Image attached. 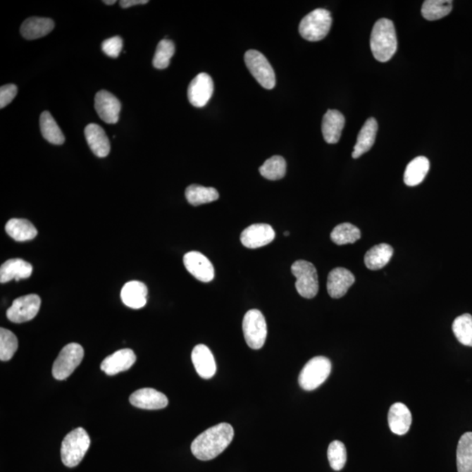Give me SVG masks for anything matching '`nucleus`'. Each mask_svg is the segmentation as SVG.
I'll use <instances>...</instances> for the list:
<instances>
[{
	"label": "nucleus",
	"instance_id": "1",
	"mask_svg": "<svg viewBox=\"0 0 472 472\" xmlns=\"http://www.w3.org/2000/svg\"><path fill=\"white\" fill-rule=\"evenodd\" d=\"M234 435V428L230 424H217L194 439L191 445L192 453L201 461L216 459L231 444Z\"/></svg>",
	"mask_w": 472,
	"mask_h": 472
},
{
	"label": "nucleus",
	"instance_id": "2",
	"mask_svg": "<svg viewBox=\"0 0 472 472\" xmlns=\"http://www.w3.org/2000/svg\"><path fill=\"white\" fill-rule=\"evenodd\" d=\"M370 46L377 61L387 63L397 53L398 43L393 21L380 19L373 25Z\"/></svg>",
	"mask_w": 472,
	"mask_h": 472
},
{
	"label": "nucleus",
	"instance_id": "3",
	"mask_svg": "<svg viewBox=\"0 0 472 472\" xmlns=\"http://www.w3.org/2000/svg\"><path fill=\"white\" fill-rule=\"evenodd\" d=\"M90 438L85 428H77L68 433L61 442V461L65 466L74 468L82 462L88 452Z\"/></svg>",
	"mask_w": 472,
	"mask_h": 472
},
{
	"label": "nucleus",
	"instance_id": "4",
	"mask_svg": "<svg viewBox=\"0 0 472 472\" xmlns=\"http://www.w3.org/2000/svg\"><path fill=\"white\" fill-rule=\"evenodd\" d=\"M333 24L332 14L325 9H316L301 20L299 34L309 42H319L329 34Z\"/></svg>",
	"mask_w": 472,
	"mask_h": 472
},
{
	"label": "nucleus",
	"instance_id": "5",
	"mask_svg": "<svg viewBox=\"0 0 472 472\" xmlns=\"http://www.w3.org/2000/svg\"><path fill=\"white\" fill-rule=\"evenodd\" d=\"M332 370V363L324 356H317L309 361L301 371L299 383L304 390H317L325 383Z\"/></svg>",
	"mask_w": 472,
	"mask_h": 472
},
{
	"label": "nucleus",
	"instance_id": "6",
	"mask_svg": "<svg viewBox=\"0 0 472 472\" xmlns=\"http://www.w3.org/2000/svg\"><path fill=\"white\" fill-rule=\"evenodd\" d=\"M292 272L296 278V289L304 299H313L318 292V272L313 264L307 261H295L292 266Z\"/></svg>",
	"mask_w": 472,
	"mask_h": 472
},
{
	"label": "nucleus",
	"instance_id": "7",
	"mask_svg": "<svg viewBox=\"0 0 472 472\" xmlns=\"http://www.w3.org/2000/svg\"><path fill=\"white\" fill-rule=\"evenodd\" d=\"M243 334L247 344L254 350L261 349L267 337V324L263 313L259 310H250L242 322Z\"/></svg>",
	"mask_w": 472,
	"mask_h": 472
},
{
	"label": "nucleus",
	"instance_id": "8",
	"mask_svg": "<svg viewBox=\"0 0 472 472\" xmlns=\"http://www.w3.org/2000/svg\"><path fill=\"white\" fill-rule=\"evenodd\" d=\"M83 356L85 350L81 344L70 343L64 347L54 363L52 373L54 379L63 380L70 377L81 364Z\"/></svg>",
	"mask_w": 472,
	"mask_h": 472
},
{
	"label": "nucleus",
	"instance_id": "9",
	"mask_svg": "<svg viewBox=\"0 0 472 472\" xmlns=\"http://www.w3.org/2000/svg\"><path fill=\"white\" fill-rule=\"evenodd\" d=\"M244 60L247 68L261 87L272 89L275 86V75L267 58L256 50L247 51Z\"/></svg>",
	"mask_w": 472,
	"mask_h": 472
},
{
	"label": "nucleus",
	"instance_id": "10",
	"mask_svg": "<svg viewBox=\"0 0 472 472\" xmlns=\"http://www.w3.org/2000/svg\"><path fill=\"white\" fill-rule=\"evenodd\" d=\"M41 297L36 294L19 297L13 301L6 311V317L11 322L20 323L32 321L38 314L41 308Z\"/></svg>",
	"mask_w": 472,
	"mask_h": 472
},
{
	"label": "nucleus",
	"instance_id": "11",
	"mask_svg": "<svg viewBox=\"0 0 472 472\" xmlns=\"http://www.w3.org/2000/svg\"><path fill=\"white\" fill-rule=\"evenodd\" d=\"M214 90L211 76L206 73H201L192 80L187 90L189 101L196 108H202L208 104Z\"/></svg>",
	"mask_w": 472,
	"mask_h": 472
},
{
	"label": "nucleus",
	"instance_id": "12",
	"mask_svg": "<svg viewBox=\"0 0 472 472\" xmlns=\"http://www.w3.org/2000/svg\"><path fill=\"white\" fill-rule=\"evenodd\" d=\"M94 108L105 123H117L122 105L117 97L106 90H101L94 97Z\"/></svg>",
	"mask_w": 472,
	"mask_h": 472
},
{
	"label": "nucleus",
	"instance_id": "13",
	"mask_svg": "<svg viewBox=\"0 0 472 472\" xmlns=\"http://www.w3.org/2000/svg\"><path fill=\"white\" fill-rule=\"evenodd\" d=\"M184 265L189 273L203 282H209L214 278V268L211 261L197 251L188 252L184 256Z\"/></svg>",
	"mask_w": 472,
	"mask_h": 472
},
{
	"label": "nucleus",
	"instance_id": "14",
	"mask_svg": "<svg viewBox=\"0 0 472 472\" xmlns=\"http://www.w3.org/2000/svg\"><path fill=\"white\" fill-rule=\"evenodd\" d=\"M275 231L268 224H254L246 228L241 235L243 246L248 249H259L270 244L275 239Z\"/></svg>",
	"mask_w": 472,
	"mask_h": 472
},
{
	"label": "nucleus",
	"instance_id": "15",
	"mask_svg": "<svg viewBox=\"0 0 472 472\" xmlns=\"http://www.w3.org/2000/svg\"><path fill=\"white\" fill-rule=\"evenodd\" d=\"M130 402L142 409H161L168 405V399L161 392L154 388H142L130 397Z\"/></svg>",
	"mask_w": 472,
	"mask_h": 472
},
{
	"label": "nucleus",
	"instance_id": "16",
	"mask_svg": "<svg viewBox=\"0 0 472 472\" xmlns=\"http://www.w3.org/2000/svg\"><path fill=\"white\" fill-rule=\"evenodd\" d=\"M137 361V356L132 349H121L108 356L101 362V369L107 375H116L130 369Z\"/></svg>",
	"mask_w": 472,
	"mask_h": 472
},
{
	"label": "nucleus",
	"instance_id": "17",
	"mask_svg": "<svg viewBox=\"0 0 472 472\" xmlns=\"http://www.w3.org/2000/svg\"><path fill=\"white\" fill-rule=\"evenodd\" d=\"M355 277L350 271L344 268H336L330 272L328 279V292L333 299H340L346 295L354 285Z\"/></svg>",
	"mask_w": 472,
	"mask_h": 472
},
{
	"label": "nucleus",
	"instance_id": "18",
	"mask_svg": "<svg viewBox=\"0 0 472 472\" xmlns=\"http://www.w3.org/2000/svg\"><path fill=\"white\" fill-rule=\"evenodd\" d=\"M192 361L196 372L203 379H211L216 373V363L212 352L205 344H198L192 352Z\"/></svg>",
	"mask_w": 472,
	"mask_h": 472
},
{
	"label": "nucleus",
	"instance_id": "19",
	"mask_svg": "<svg viewBox=\"0 0 472 472\" xmlns=\"http://www.w3.org/2000/svg\"><path fill=\"white\" fill-rule=\"evenodd\" d=\"M85 137L90 149L98 158L110 154L111 143L104 130L96 123H89L85 128Z\"/></svg>",
	"mask_w": 472,
	"mask_h": 472
},
{
	"label": "nucleus",
	"instance_id": "20",
	"mask_svg": "<svg viewBox=\"0 0 472 472\" xmlns=\"http://www.w3.org/2000/svg\"><path fill=\"white\" fill-rule=\"evenodd\" d=\"M388 424L394 434L402 435L408 433L412 424V415L408 406L401 402L392 405L388 412Z\"/></svg>",
	"mask_w": 472,
	"mask_h": 472
},
{
	"label": "nucleus",
	"instance_id": "21",
	"mask_svg": "<svg viewBox=\"0 0 472 472\" xmlns=\"http://www.w3.org/2000/svg\"><path fill=\"white\" fill-rule=\"evenodd\" d=\"M344 117L335 110H329L324 116L322 122V133L326 143L333 144L340 141L344 129Z\"/></svg>",
	"mask_w": 472,
	"mask_h": 472
},
{
	"label": "nucleus",
	"instance_id": "22",
	"mask_svg": "<svg viewBox=\"0 0 472 472\" xmlns=\"http://www.w3.org/2000/svg\"><path fill=\"white\" fill-rule=\"evenodd\" d=\"M32 274V266L27 261L20 259H10L0 268V282H8L27 279Z\"/></svg>",
	"mask_w": 472,
	"mask_h": 472
},
{
	"label": "nucleus",
	"instance_id": "23",
	"mask_svg": "<svg viewBox=\"0 0 472 472\" xmlns=\"http://www.w3.org/2000/svg\"><path fill=\"white\" fill-rule=\"evenodd\" d=\"M148 289L144 282L130 281L121 290L123 303L132 309H141L147 303Z\"/></svg>",
	"mask_w": 472,
	"mask_h": 472
},
{
	"label": "nucleus",
	"instance_id": "24",
	"mask_svg": "<svg viewBox=\"0 0 472 472\" xmlns=\"http://www.w3.org/2000/svg\"><path fill=\"white\" fill-rule=\"evenodd\" d=\"M54 28V23L49 18L32 17L25 20L20 27V34L25 39H36L44 37Z\"/></svg>",
	"mask_w": 472,
	"mask_h": 472
},
{
	"label": "nucleus",
	"instance_id": "25",
	"mask_svg": "<svg viewBox=\"0 0 472 472\" xmlns=\"http://www.w3.org/2000/svg\"><path fill=\"white\" fill-rule=\"evenodd\" d=\"M378 132V123L373 118L366 120L365 125H363L361 132L358 135L357 141L354 145L353 156L354 159H359L366 152L370 151L375 144Z\"/></svg>",
	"mask_w": 472,
	"mask_h": 472
},
{
	"label": "nucleus",
	"instance_id": "26",
	"mask_svg": "<svg viewBox=\"0 0 472 472\" xmlns=\"http://www.w3.org/2000/svg\"><path fill=\"white\" fill-rule=\"evenodd\" d=\"M394 249L387 243L373 247L365 255V264L370 271H379L390 263Z\"/></svg>",
	"mask_w": 472,
	"mask_h": 472
},
{
	"label": "nucleus",
	"instance_id": "27",
	"mask_svg": "<svg viewBox=\"0 0 472 472\" xmlns=\"http://www.w3.org/2000/svg\"><path fill=\"white\" fill-rule=\"evenodd\" d=\"M6 232L16 242L31 241L38 235L34 225L25 219H11L7 221Z\"/></svg>",
	"mask_w": 472,
	"mask_h": 472
},
{
	"label": "nucleus",
	"instance_id": "28",
	"mask_svg": "<svg viewBox=\"0 0 472 472\" xmlns=\"http://www.w3.org/2000/svg\"><path fill=\"white\" fill-rule=\"evenodd\" d=\"M430 161L420 156L409 163L404 173V183L409 187L418 186L430 170Z\"/></svg>",
	"mask_w": 472,
	"mask_h": 472
},
{
	"label": "nucleus",
	"instance_id": "29",
	"mask_svg": "<svg viewBox=\"0 0 472 472\" xmlns=\"http://www.w3.org/2000/svg\"><path fill=\"white\" fill-rule=\"evenodd\" d=\"M457 466L459 472H472V432L461 437L457 449Z\"/></svg>",
	"mask_w": 472,
	"mask_h": 472
},
{
	"label": "nucleus",
	"instance_id": "30",
	"mask_svg": "<svg viewBox=\"0 0 472 472\" xmlns=\"http://www.w3.org/2000/svg\"><path fill=\"white\" fill-rule=\"evenodd\" d=\"M39 125L43 137L50 144L61 145L64 144L65 136L56 120L49 111L42 112L39 118Z\"/></svg>",
	"mask_w": 472,
	"mask_h": 472
},
{
	"label": "nucleus",
	"instance_id": "31",
	"mask_svg": "<svg viewBox=\"0 0 472 472\" xmlns=\"http://www.w3.org/2000/svg\"><path fill=\"white\" fill-rule=\"evenodd\" d=\"M186 198L191 205L197 206L217 201L219 199V192L213 187L191 185L187 188Z\"/></svg>",
	"mask_w": 472,
	"mask_h": 472
},
{
	"label": "nucleus",
	"instance_id": "32",
	"mask_svg": "<svg viewBox=\"0 0 472 472\" xmlns=\"http://www.w3.org/2000/svg\"><path fill=\"white\" fill-rule=\"evenodd\" d=\"M452 0H427L423 3L422 14L424 19L437 20L447 16L452 11Z\"/></svg>",
	"mask_w": 472,
	"mask_h": 472
},
{
	"label": "nucleus",
	"instance_id": "33",
	"mask_svg": "<svg viewBox=\"0 0 472 472\" xmlns=\"http://www.w3.org/2000/svg\"><path fill=\"white\" fill-rule=\"evenodd\" d=\"M361 237V231L351 223H342L333 228L330 239L337 245L351 244Z\"/></svg>",
	"mask_w": 472,
	"mask_h": 472
},
{
	"label": "nucleus",
	"instance_id": "34",
	"mask_svg": "<svg viewBox=\"0 0 472 472\" xmlns=\"http://www.w3.org/2000/svg\"><path fill=\"white\" fill-rule=\"evenodd\" d=\"M261 175L270 180L282 179L286 174V161L281 156H273L259 168Z\"/></svg>",
	"mask_w": 472,
	"mask_h": 472
},
{
	"label": "nucleus",
	"instance_id": "35",
	"mask_svg": "<svg viewBox=\"0 0 472 472\" xmlns=\"http://www.w3.org/2000/svg\"><path fill=\"white\" fill-rule=\"evenodd\" d=\"M454 334L464 346L472 347V316L464 314L457 317L453 322Z\"/></svg>",
	"mask_w": 472,
	"mask_h": 472
},
{
	"label": "nucleus",
	"instance_id": "36",
	"mask_svg": "<svg viewBox=\"0 0 472 472\" xmlns=\"http://www.w3.org/2000/svg\"><path fill=\"white\" fill-rule=\"evenodd\" d=\"M175 52V46L170 39H164L159 43L152 64L158 70H165L169 66L170 59Z\"/></svg>",
	"mask_w": 472,
	"mask_h": 472
},
{
	"label": "nucleus",
	"instance_id": "37",
	"mask_svg": "<svg viewBox=\"0 0 472 472\" xmlns=\"http://www.w3.org/2000/svg\"><path fill=\"white\" fill-rule=\"evenodd\" d=\"M19 343L15 334L11 330L0 329V359L1 361H8L15 354Z\"/></svg>",
	"mask_w": 472,
	"mask_h": 472
},
{
	"label": "nucleus",
	"instance_id": "38",
	"mask_svg": "<svg viewBox=\"0 0 472 472\" xmlns=\"http://www.w3.org/2000/svg\"><path fill=\"white\" fill-rule=\"evenodd\" d=\"M328 457L330 466L334 471L342 470L347 459V449L343 442L340 441L330 442Z\"/></svg>",
	"mask_w": 472,
	"mask_h": 472
},
{
	"label": "nucleus",
	"instance_id": "39",
	"mask_svg": "<svg viewBox=\"0 0 472 472\" xmlns=\"http://www.w3.org/2000/svg\"><path fill=\"white\" fill-rule=\"evenodd\" d=\"M123 49V39L119 36H115L110 39H105L101 43V50L106 56L111 58H118Z\"/></svg>",
	"mask_w": 472,
	"mask_h": 472
},
{
	"label": "nucleus",
	"instance_id": "40",
	"mask_svg": "<svg viewBox=\"0 0 472 472\" xmlns=\"http://www.w3.org/2000/svg\"><path fill=\"white\" fill-rule=\"evenodd\" d=\"M18 93V88L14 85L2 86L0 89V108H4L12 103Z\"/></svg>",
	"mask_w": 472,
	"mask_h": 472
},
{
	"label": "nucleus",
	"instance_id": "41",
	"mask_svg": "<svg viewBox=\"0 0 472 472\" xmlns=\"http://www.w3.org/2000/svg\"><path fill=\"white\" fill-rule=\"evenodd\" d=\"M148 2L147 0H122V1H120V6L123 8H129V7L134 6L145 5Z\"/></svg>",
	"mask_w": 472,
	"mask_h": 472
},
{
	"label": "nucleus",
	"instance_id": "42",
	"mask_svg": "<svg viewBox=\"0 0 472 472\" xmlns=\"http://www.w3.org/2000/svg\"><path fill=\"white\" fill-rule=\"evenodd\" d=\"M103 2L105 4V5L112 6L116 3V0H111V1H108V0H104Z\"/></svg>",
	"mask_w": 472,
	"mask_h": 472
},
{
	"label": "nucleus",
	"instance_id": "43",
	"mask_svg": "<svg viewBox=\"0 0 472 472\" xmlns=\"http://www.w3.org/2000/svg\"><path fill=\"white\" fill-rule=\"evenodd\" d=\"M285 236H288V235H289V232H285Z\"/></svg>",
	"mask_w": 472,
	"mask_h": 472
}]
</instances>
